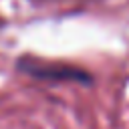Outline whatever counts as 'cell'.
Masks as SVG:
<instances>
[{
    "label": "cell",
    "mask_w": 129,
    "mask_h": 129,
    "mask_svg": "<svg viewBox=\"0 0 129 129\" xmlns=\"http://www.w3.org/2000/svg\"><path fill=\"white\" fill-rule=\"evenodd\" d=\"M18 71L36 77V79H50V81H77V83H91L93 79L77 69V67H69V64H58V62H46V60H38L34 56H22L16 62Z\"/></svg>",
    "instance_id": "6da1fadb"
}]
</instances>
